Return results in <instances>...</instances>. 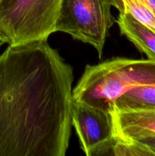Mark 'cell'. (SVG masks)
Returning a JSON list of instances; mask_svg holds the SVG:
<instances>
[{
    "instance_id": "1",
    "label": "cell",
    "mask_w": 155,
    "mask_h": 156,
    "mask_svg": "<svg viewBox=\"0 0 155 156\" xmlns=\"http://www.w3.org/2000/svg\"><path fill=\"white\" fill-rule=\"evenodd\" d=\"M73 69L47 40L0 54V156H65Z\"/></svg>"
},
{
    "instance_id": "2",
    "label": "cell",
    "mask_w": 155,
    "mask_h": 156,
    "mask_svg": "<svg viewBox=\"0 0 155 156\" xmlns=\"http://www.w3.org/2000/svg\"><path fill=\"white\" fill-rule=\"evenodd\" d=\"M155 85V62L114 57L86 66L72 89L73 101L110 113L119 96L137 87Z\"/></svg>"
},
{
    "instance_id": "3",
    "label": "cell",
    "mask_w": 155,
    "mask_h": 156,
    "mask_svg": "<svg viewBox=\"0 0 155 156\" xmlns=\"http://www.w3.org/2000/svg\"><path fill=\"white\" fill-rule=\"evenodd\" d=\"M62 0H0V33L12 47L48 39L56 32Z\"/></svg>"
},
{
    "instance_id": "4",
    "label": "cell",
    "mask_w": 155,
    "mask_h": 156,
    "mask_svg": "<svg viewBox=\"0 0 155 156\" xmlns=\"http://www.w3.org/2000/svg\"><path fill=\"white\" fill-rule=\"evenodd\" d=\"M110 0H62L56 32L88 44L102 58L106 39L115 23Z\"/></svg>"
},
{
    "instance_id": "5",
    "label": "cell",
    "mask_w": 155,
    "mask_h": 156,
    "mask_svg": "<svg viewBox=\"0 0 155 156\" xmlns=\"http://www.w3.org/2000/svg\"><path fill=\"white\" fill-rule=\"evenodd\" d=\"M71 123L87 156H95L103 145L115 136L110 113L94 107L73 101Z\"/></svg>"
},
{
    "instance_id": "6",
    "label": "cell",
    "mask_w": 155,
    "mask_h": 156,
    "mask_svg": "<svg viewBox=\"0 0 155 156\" xmlns=\"http://www.w3.org/2000/svg\"><path fill=\"white\" fill-rule=\"evenodd\" d=\"M114 135L126 141L155 137V108L111 112Z\"/></svg>"
},
{
    "instance_id": "7",
    "label": "cell",
    "mask_w": 155,
    "mask_h": 156,
    "mask_svg": "<svg viewBox=\"0 0 155 156\" xmlns=\"http://www.w3.org/2000/svg\"><path fill=\"white\" fill-rule=\"evenodd\" d=\"M120 32L149 59L155 62V32L128 13H119L116 19Z\"/></svg>"
},
{
    "instance_id": "8",
    "label": "cell",
    "mask_w": 155,
    "mask_h": 156,
    "mask_svg": "<svg viewBox=\"0 0 155 156\" xmlns=\"http://www.w3.org/2000/svg\"><path fill=\"white\" fill-rule=\"evenodd\" d=\"M119 13H128L155 32V15L142 0H110Z\"/></svg>"
},
{
    "instance_id": "9",
    "label": "cell",
    "mask_w": 155,
    "mask_h": 156,
    "mask_svg": "<svg viewBox=\"0 0 155 156\" xmlns=\"http://www.w3.org/2000/svg\"><path fill=\"white\" fill-rule=\"evenodd\" d=\"M109 156H155L147 146L137 141H126L115 136Z\"/></svg>"
},
{
    "instance_id": "10",
    "label": "cell",
    "mask_w": 155,
    "mask_h": 156,
    "mask_svg": "<svg viewBox=\"0 0 155 156\" xmlns=\"http://www.w3.org/2000/svg\"><path fill=\"white\" fill-rule=\"evenodd\" d=\"M140 143L143 144L144 146H147L149 149L153 152L155 155V137H150V138L143 139V140H138Z\"/></svg>"
},
{
    "instance_id": "11",
    "label": "cell",
    "mask_w": 155,
    "mask_h": 156,
    "mask_svg": "<svg viewBox=\"0 0 155 156\" xmlns=\"http://www.w3.org/2000/svg\"><path fill=\"white\" fill-rule=\"evenodd\" d=\"M142 1L155 15V0H142Z\"/></svg>"
},
{
    "instance_id": "12",
    "label": "cell",
    "mask_w": 155,
    "mask_h": 156,
    "mask_svg": "<svg viewBox=\"0 0 155 156\" xmlns=\"http://www.w3.org/2000/svg\"><path fill=\"white\" fill-rule=\"evenodd\" d=\"M5 44H6V41L5 40V38L3 37L2 34L0 33V47H1L2 45H4Z\"/></svg>"
}]
</instances>
